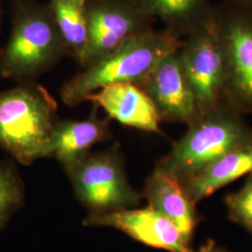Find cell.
I'll use <instances>...</instances> for the list:
<instances>
[{
    "instance_id": "17",
    "label": "cell",
    "mask_w": 252,
    "mask_h": 252,
    "mask_svg": "<svg viewBox=\"0 0 252 252\" xmlns=\"http://www.w3.org/2000/svg\"><path fill=\"white\" fill-rule=\"evenodd\" d=\"M25 187L16 166L0 161V233L23 206Z\"/></svg>"
},
{
    "instance_id": "20",
    "label": "cell",
    "mask_w": 252,
    "mask_h": 252,
    "mask_svg": "<svg viewBox=\"0 0 252 252\" xmlns=\"http://www.w3.org/2000/svg\"><path fill=\"white\" fill-rule=\"evenodd\" d=\"M246 5H248L250 8L252 9V0H241Z\"/></svg>"
},
{
    "instance_id": "5",
    "label": "cell",
    "mask_w": 252,
    "mask_h": 252,
    "mask_svg": "<svg viewBox=\"0 0 252 252\" xmlns=\"http://www.w3.org/2000/svg\"><path fill=\"white\" fill-rule=\"evenodd\" d=\"M75 194L89 214H102L139 205L142 194L129 183L119 145L88 153L63 166Z\"/></svg>"
},
{
    "instance_id": "13",
    "label": "cell",
    "mask_w": 252,
    "mask_h": 252,
    "mask_svg": "<svg viewBox=\"0 0 252 252\" xmlns=\"http://www.w3.org/2000/svg\"><path fill=\"white\" fill-rule=\"evenodd\" d=\"M108 119H100L96 113L81 121H58L48 145L47 157L56 159L65 166L90 153L94 145L111 137Z\"/></svg>"
},
{
    "instance_id": "9",
    "label": "cell",
    "mask_w": 252,
    "mask_h": 252,
    "mask_svg": "<svg viewBox=\"0 0 252 252\" xmlns=\"http://www.w3.org/2000/svg\"><path fill=\"white\" fill-rule=\"evenodd\" d=\"M139 87L153 101L161 123L188 126L200 114L179 50L162 59Z\"/></svg>"
},
{
    "instance_id": "2",
    "label": "cell",
    "mask_w": 252,
    "mask_h": 252,
    "mask_svg": "<svg viewBox=\"0 0 252 252\" xmlns=\"http://www.w3.org/2000/svg\"><path fill=\"white\" fill-rule=\"evenodd\" d=\"M182 40L165 28H153L134 36L66 81L60 90L61 100L68 107H76L110 84L139 86L162 59L180 49Z\"/></svg>"
},
{
    "instance_id": "18",
    "label": "cell",
    "mask_w": 252,
    "mask_h": 252,
    "mask_svg": "<svg viewBox=\"0 0 252 252\" xmlns=\"http://www.w3.org/2000/svg\"><path fill=\"white\" fill-rule=\"evenodd\" d=\"M225 205L230 220L252 234V172L241 189L226 196Z\"/></svg>"
},
{
    "instance_id": "8",
    "label": "cell",
    "mask_w": 252,
    "mask_h": 252,
    "mask_svg": "<svg viewBox=\"0 0 252 252\" xmlns=\"http://www.w3.org/2000/svg\"><path fill=\"white\" fill-rule=\"evenodd\" d=\"M179 54L200 113L225 101L224 63L212 15L183 38Z\"/></svg>"
},
{
    "instance_id": "21",
    "label": "cell",
    "mask_w": 252,
    "mask_h": 252,
    "mask_svg": "<svg viewBox=\"0 0 252 252\" xmlns=\"http://www.w3.org/2000/svg\"><path fill=\"white\" fill-rule=\"evenodd\" d=\"M2 2H3V0H0V18H1V7H2Z\"/></svg>"
},
{
    "instance_id": "10",
    "label": "cell",
    "mask_w": 252,
    "mask_h": 252,
    "mask_svg": "<svg viewBox=\"0 0 252 252\" xmlns=\"http://www.w3.org/2000/svg\"><path fill=\"white\" fill-rule=\"evenodd\" d=\"M86 226H107L118 229L147 246L169 252H195L180 229L161 213L147 207L122 209L102 214H89Z\"/></svg>"
},
{
    "instance_id": "15",
    "label": "cell",
    "mask_w": 252,
    "mask_h": 252,
    "mask_svg": "<svg viewBox=\"0 0 252 252\" xmlns=\"http://www.w3.org/2000/svg\"><path fill=\"white\" fill-rule=\"evenodd\" d=\"M145 12L162 21L164 28L180 38L207 23L214 5L211 0H136Z\"/></svg>"
},
{
    "instance_id": "4",
    "label": "cell",
    "mask_w": 252,
    "mask_h": 252,
    "mask_svg": "<svg viewBox=\"0 0 252 252\" xmlns=\"http://www.w3.org/2000/svg\"><path fill=\"white\" fill-rule=\"evenodd\" d=\"M58 104L36 81L0 93V148L23 165L47 157Z\"/></svg>"
},
{
    "instance_id": "1",
    "label": "cell",
    "mask_w": 252,
    "mask_h": 252,
    "mask_svg": "<svg viewBox=\"0 0 252 252\" xmlns=\"http://www.w3.org/2000/svg\"><path fill=\"white\" fill-rule=\"evenodd\" d=\"M66 55L48 4L13 0L10 35L0 50V76L17 83L36 81Z\"/></svg>"
},
{
    "instance_id": "12",
    "label": "cell",
    "mask_w": 252,
    "mask_h": 252,
    "mask_svg": "<svg viewBox=\"0 0 252 252\" xmlns=\"http://www.w3.org/2000/svg\"><path fill=\"white\" fill-rule=\"evenodd\" d=\"M143 196L150 207L171 220L190 243L198 218L195 203L180 181L155 167L146 179Z\"/></svg>"
},
{
    "instance_id": "19",
    "label": "cell",
    "mask_w": 252,
    "mask_h": 252,
    "mask_svg": "<svg viewBox=\"0 0 252 252\" xmlns=\"http://www.w3.org/2000/svg\"><path fill=\"white\" fill-rule=\"evenodd\" d=\"M200 250L202 252H228L224 249L217 246V244L212 240L207 241V243L200 248Z\"/></svg>"
},
{
    "instance_id": "11",
    "label": "cell",
    "mask_w": 252,
    "mask_h": 252,
    "mask_svg": "<svg viewBox=\"0 0 252 252\" xmlns=\"http://www.w3.org/2000/svg\"><path fill=\"white\" fill-rule=\"evenodd\" d=\"M85 101L93 103L94 108H102L109 119L123 126L162 134L161 121L153 101L135 84H110L91 94Z\"/></svg>"
},
{
    "instance_id": "3",
    "label": "cell",
    "mask_w": 252,
    "mask_h": 252,
    "mask_svg": "<svg viewBox=\"0 0 252 252\" xmlns=\"http://www.w3.org/2000/svg\"><path fill=\"white\" fill-rule=\"evenodd\" d=\"M246 115L228 101L200 113L171 151L157 162V168L181 184L252 138Z\"/></svg>"
},
{
    "instance_id": "14",
    "label": "cell",
    "mask_w": 252,
    "mask_h": 252,
    "mask_svg": "<svg viewBox=\"0 0 252 252\" xmlns=\"http://www.w3.org/2000/svg\"><path fill=\"white\" fill-rule=\"evenodd\" d=\"M252 172V138L209 165L197 176L182 184L196 204L245 175Z\"/></svg>"
},
{
    "instance_id": "16",
    "label": "cell",
    "mask_w": 252,
    "mask_h": 252,
    "mask_svg": "<svg viewBox=\"0 0 252 252\" xmlns=\"http://www.w3.org/2000/svg\"><path fill=\"white\" fill-rule=\"evenodd\" d=\"M48 6L63 37L67 56L80 64L88 41L87 0H49Z\"/></svg>"
},
{
    "instance_id": "22",
    "label": "cell",
    "mask_w": 252,
    "mask_h": 252,
    "mask_svg": "<svg viewBox=\"0 0 252 252\" xmlns=\"http://www.w3.org/2000/svg\"><path fill=\"white\" fill-rule=\"evenodd\" d=\"M197 252H201V250H200V249H199V251Z\"/></svg>"
},
{
    "instance_id": "6",
    "label": "cell",
    "mask_w": 252,
    "mask_h": 252,
    "mask_svg": "<svg viewBox=\"0 0 252 252\" xmlns=\"http://www.w3.org/2000/svg\"><path fill=\"white\" fill-rule=\"evenodd\" d=\"M212 20L224 63L226 101L251 114L252 9L241 0H224L214 5Z\"/></svg>"
},
{
    "instance_id": "7",
    "label": "cell",
    "mask_w": 252,
    "mask_h": 252,
    "mask_svg": "<svg viewBox=\"0 0 252 252\" xmlns=\"http://www.w3.org/2000/svg\"><path fill=\"white\" fill-rule=\"evenodd\" d=\"M154 22L136 0H87L88 41L80 65L84 68L102 59L153 29Z\"/></svg>"
}]
</instances>
